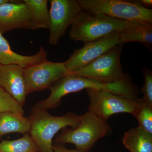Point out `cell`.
<instances>
[{
	"label": "cell",
	"mask_w": 152,
	"mask_h": 152,
	"mask_svg": "<svg viewBox=\"0 0 152 152\" xmlns=\"http://www.w3.org/2000/svg\"><path fill=\"white\" fill-rule=\"evenodd\" d=\"M138 1L142 6L147 8L151 7L152 6V0H140Z\"/></svg>",
	"instance_id": "cell-23"
},
{
	"label": "cell",
	"mask_w": 152,
	"mask_h": 152,
	"mask_svg": "<svg viewBox=\"0 0 152 152\" xmlns=\"http://www.w3.org/2000/svg\"><path fill=\"white\" fill-rule=\"evenodd\" d=\"M139 122V126L152 134V104L143 98L137 100L133 114Z\"/></svg>",
	"instance_id": "cell-19"
},
{
	"label": "cell",
	"mask_w": 152,
	"mask_h": 152,
	"mask_svg": "<svg viewBox=\"0 0 152 152\" xmlns=\"http://www.w3.org/2000/svg\"><path fill=\"white\" fill-rule=\"evenodd\" d=\"M82 10L103 14L124 21L152 23V10L142 6L138 1L78 0Z\"/></svg>",
	"instance_id": "cell-4"
},
{
	"label": "cell",
	"mask_w": 152,
	"mask_h": 152,
	"mask_svg": "<svg viewBox=\"0 0 152 152\" xmlns=\"http://www.w3.org/2000/svg\"><path fill=\"white\" fill-rule=\"evenodd\" d=\"M139 24L82 10L72 25L69 35L72 40L86 44L104 37L112 33L122 31Z\"/></svg>",
	"instance_id": "cell-2"
},
{
	"label": "cell",
	"mask_w": 152,
	"mask_h": 152,
	"mask_svg": "<svg viewBox=\"0 0 152 152\" xmlns=\"http://www.w3.org/2000/svg\"><path fill=\"white\" fill-rule=\"evenodd\" d=\"M23 71L28 94L49 89L60 79L70 74L64 62H53L48 60L24 69Z\"/></svg>",
	"instance_id": "cell-9"
},
{
	"label": "cell",
	"mask_w": 152,
	"mask_h": 152,
	"mask_svg": "<svg viewBox=\"0 0 152 152\" xmlns=\"http://www.w3.org/2000/svg\"><path fill=\"white\" fill-rule=\"evenodd\" d=\"M142 74L144 77L143 86L141 92L143 94V99L152 104V72L151 70L144 67Z\"/></svg>",
	"instance_id": "cell-21"
},
{
	"label": "cell",
	"mask_w": 152,
	"mask_h": 152,
	"mask_svg": "<svg viewBox=\"0 0 152 152\" xmlns=\"http://www.w3.org/2000/svg\"><path fill=\"white\" fill-rule=\"evenodd\" d=\"M9 0H0V5L4 4V3L7 2Z\"/></svg>",
	"instance_id": "cell-24"
},
{
	"label": "cell",
	"mask_w": 152,
	"mask_h": 152,
	"mask_svg": "<svg viewBox=\"0 0 152 152\" xmlns=\"http://www.w3.org/2000/svg\"><path fill=\"white\" fill-rule=\"evenodd\" d=\"M122 142L131 152H152V134L139 126L126 132Z\"/></svg>",
	"instance_id": "cell-14"
},
{
	"label": "cell",
	"mask_w": 152,
	"mask_h": 152,
	"mask_svg": "<svg viewBox=\"0 0 152 152\" xmlns=\"http://www.w3.org/2000/svg\"><path fill=\"white\" fill-rule=\"evenodd\" d=\"M6 112L23 115V107L0 87V114Z\"/></svg>",
	"instance_id": "cell-20"
},
{
	"label": "cell",
	"mask_w": 152,
	"mask_h": 152,
	"mask_svg": "<svg viewBox=\"0 0 152 152\" xmlns=\"http://www.w3.org/2000/svg\"><path fill=\"white\" fill-rule=\"evenodd\" d=\"M119 32L112 33L97 40L85 44L81 48L76 49L65 62L69 73H72L108 51L119 44Z\"/></svg>",
	"instance_id": "cell-10"
},
{
	"label": "cell",
	"mask_w": 152,
	"mask_h": 152,
	"mask_svg": "<svg viewBox=\"0 0 152 152\" xmlns=\"http://www.w3.org/2000/svg\"><path fill=\"white\" fill-rule=\"evenodd\" d=\"M87 89L110 91L111 84L110 83H104L86 77L69 74L60 79L50 87V96L35 106L45 110L55 108L59 105L62 98L66 95Z\"/></svg>",
	"instance_id": "cell-5"
},
{
	"label": "cell",
	"mask_w": 152,
	"mask_h": 152,
	"mask_svg": "<svg viewBox=\"0 0 152 152\" xmlns=\"http://www.w3.org/2000/svg\"><path fill=\"white\" fill-rule=\"evenodd\" d=\"M0 152H39V150L29 132H28L18 140L1 142Z\"/></svg>",
	"instance_id": "cell-18"
},
{
	"label": "cell",
	"mask_w": 152,
	"mask_h": 152,
	"mask_svg": "<svg viewBox=\"0 0 152 152\" xmlns=\"http://www.w3.org/2000/svg\"><path fill=\"white\" fill-rule=\"evenodd\" d=\"M48 53L41 47L39 51L31 56H23L14 52L8 42L0 33V65H16L23 69L47 61Z\"/></svg>",
	"instance_id": "cell-13"
},
{
	"label": "cell",
	"mask_w": 152,
	"mask_h": 152,
	"mask_svg": "<svg viewBox=\"0 0 152 152\" xmlns=\"http://www.w3.org/2000/svg\"><path fill=\"white\" fill-rule=\"evenodd\" d=\"M32 16L33 29L49 28L48 0H23Z\"/></svg>",
	"instance_id": "cell-17"
},
{
	"label": "cell",
	"mask_w": 152,
	"mask_h": 152,
	"mask_svg": "<svg viewBox=\"0 0 152 152\" xmlns=\"http://www.w3.org/2000/svg\"><path fill=\"white\" fill-rule=\"evenodd\" d=\"M89 98L88 111L107 122L112 115L127 113L133 115L137 100H132L105 90L87 89Z\"/></svg>",
	"instance_id": "cell-7"
},
{
	"label": "cell",
	"mask_w": 152,
	"mask_h": 152,
	"mask_svg": "<svg viewBox=\"0 0 152 152\" xmlns=\"http://www.w3.org/2000/svg\"><path fill=\"white\" fill-rule=\"evenodd\" d=\"M49 43L56 45L82 11L78 0H51Z\"/></svg>",
	"instance_id": "cell-8"
},
{
	"label": "cell",
	"mask_w": 152,
	"mask_h": 152,
	"mask_svg": "<svg viewBox=\"0 0 152 152\" xmlns=\"http://www.w3.org/2000/svg\"><path fill=\"white\" fill-rule=\"evenodd\" d=\"M23 69L16 65H0V87L22 107L28 95Z\"/></svg>",
	"instance_id": "cell-12"
},
{
	"label": "cell",
	"mask_w": 152,
	"mask_h": 152,
	"mask_svg": "<svg viewBox=\"0 0 152 152\" xmlns=\"http://www.w3.org/2000/svg\"><path fill=\"white\" fill-rule=\"evenodd\" d=\"M29 118L31 126L30 134L39 152H53V141L55 135L68 126L76 127L80 121L81 115L69 113L61 116H54L47 110L34 106Z\"/></svg>",
	"instance_id": "cell-1"
},
{
	"label": "cell",
	"mask_w": 152,
	"mask_h": 152,
	"mask_svg": "<svg viewBox=\"0 0 152 152\" xmlns=\"http://www.w3.org/2000/svg\"><path fill=\"white\" fill-rule=\"evenodd\" d=\"M53 152H84L77 149L69 150L66 148L64 145L55 144L53 145Z\"/></svg>",
	"instance_id": "cell-22"
},
{
	"label": "cell",
	"mask_w": 152,
	"mask_h": 152,
	"mask_svg": "<svg viewBox=\"0 0 152 152\" xmlns=\"http://www.w3.org/2000/svg\"><path fill=\"white\" fill-rule=\"evenodd\" d=\"M61 131L55 139V143L73 144L77 149L88 152L98 140L107 135L111 130L107 122L88 111L81 115L80 121L76 127H66Z\"/></svg>",
	"instance_id": "cell-3"
},
{
	"label": "cell",
	"mask_w": 152,
	"mask_h": 152,
	"mask_svg": "<svg viewBox=\"0 0 152 152\" xmlns=\"http://www.w3.org/2000/svg\"><path fill=\"white\" fill-rule=\"evenodd\" d=\"M123 44H119L79 70L72 73L104 83L117 81L125 74L121 63Z\"/></svg>",
	"instance_id": "cell-6"
},
{
	"label": "cell",
	"mask_w": 152,
	"mask_h": 152,
	"mask_svg": "<svg viewBox=\"0 0 152 152\" xmlns=\"http://www.w3.org/2000/svg\"><path fill=\"white\" fill-rule=\"evenodd\" d=\"M17 29L34 30L32 16L23 1L9 0L0 5V33Z\"/></svg>",
	"instance_id": "cell-11"
},
{
	"label": "cell",
	"mask_w": 152,
	"mask_h": 152,
	"mask_svg": "<svg viewBox=\"0 0 152 152\" xmlns=\"http://www.w3.org/2000/svg\"><path fill=\"white\" fill-rule=\"evenodd\" d=\"M119 44L139 42L151 50L152 23H140L119 32Z\"/></svg>",
	"instance_id": "cell-16"
},
{
	"label": "cell",
	"mask_w": 152,
	"mask_h": 152,
	"mask_svg": "<svg viewBox=\"0 0 152 152\" xmlns=\"http://www.w3.org/2000/svg\"><path fill=\"white\" fill-rule=\"evenodd\" d=\"M29 118L23 115L6 112L0 114V137L12 133L25 134L31 129Z\"/></svg>",
	"instance_id": "cell-15"
}]
</instances>
